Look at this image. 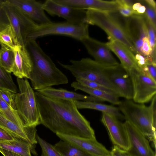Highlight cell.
Here are the masks:
<instances>
[{
    "label": "cell",
    "mask_w": 156,
    "mask_h": 156,
    "mask_svg": "<svg viewBox=\"0 0 156 156\" xmlns=\"http://www.w3.org/2000/svg\"><path fill=\"white\" fill-rule=\"evenodd\" d=\"M35 94L41 124L56 134L96 139L90 122L74 101L49 98L37 91Z\"/></svg>",
    "instance_id": "cell-1"
},
{
    "label": "cell",
    "mask_w": 156,
    "mask_h": 156,
    "mask_svg": "<svg viewBox=\"0 0 156 156\" xmlns=\"http://www.w3.org/2000/svg\"><path fill=\"white\" fill-rule=\"evenodd\" d=\"M26 47L32 62V69L29 79L34 90L37 91L68 83L66 76L56 67L35 40H29Z\"/></svg>",
    "instance_id": "cell-2"
},
{
    "label": "cell",
    "mask_w": 156,
    "mask_h": 156,
    "mask_svg": "<svg viewBox=\"0 0 156 156\" xmlns=\"http://www.w3.org/2000/svg\"><path fill=\"white\" fill-rule=\"evenodd\" d=\"M118 106L125 121L131 123L148 140L153 141L155 148L156 120L150 105L125 99L120 101Z\"/></svg>",
    "instance_id": "cell-3"
},
{
    "label": "cell",
    "mask_w": 156,
    "mask_h": 156,
    "mask_svg": "<svg viewBox=\"0 0 156 156\" xmlns=\"http://www.w3.org/2000/svg\"><path fill=\"white\" fill-rule=\"evenodd\" d=\"M19 92L15 94L14 105L24 127L41 124L35 92L28 80L17 78Z\"/></svg>",
    "instance_id": "cell-4"
},
{
    "label": "cell",
    "mask_w": 156,
    "mask_h": 156,
    "mask_svg": "<svg viewBox=\"0 0 156 156\" xmlns=\"http://www.w3.org/2000/svg\"><path fill=\"white\" fill-rule=\"evenodd\" d=\"M84 23L99 27L106 33L109 39L119 41L135 55L136 54V51L122 25L111 13L93 9L87 10Z\"/></svg>",
    "instance_id": "cell-5"
},
{
    "label": "cell",
    "mask_w": 156,
    "mask_h": 156,
    "mask_svg": "<svg viewBox=\"0 0 156 156\" xmlns=\"http://www.w3.org/2000/svg\"><path fill=\"white\" fill-rule=\"evenodd\" d=\"M70 64L58 62L62 67L70 72L76 78H79L98 83L115 91L120 97L119 92L106 74V67L89 58L79 60H71Z\"/></svg>",
    "instance_id": "cell-6"
},
{
    "label": "cell",
    "mask_w": 156,
    "mask_h": 156,
    "mask_svg": "<svg viewBox=\"0 0 156 156\" xmlns=\"http://www.w3.org/2000/svg\"><path fill=\"white\" fill-rule=\"evenodd\" d=\"M3 4L12 29L16 44L26 47L30 36L39 25L9 0H3Z\"/></svg>",
    "instance_id": "cell-7"
},
{
    "label": "cell",
    "mask_w": 156,
    "mask_h": 156,
    "mask_svg": "<svg viewBox=\"0 0 156 156\" xmlns=\"http://www.w3.org/2000/svg\"><path fill=\"white\" fill-rule=\"evenodd\" d=\"M88 26L85 23L74 24L66 21L52 22L39 25L30 35L29 40H36L38 38L48 35H61L68 36L80 41L89 36Z\"/></svg>",
    "instance_id": "cell-8"
},
{
    "label": "cell",
    "mask_w": 156,
    "mask_h": 156,
    "mask_svg": "<svg viewBox=\"0 0 156 156\" xmlns=\"http://www.w3.org/2000/svg\"><path fill=\"white\" fill-rule=\"evenodd\" d=\"M127 72L132 83V100L139 104H145L151 101L156 95V82L140 68L133 69Z\"/></svg>",
    "instance_id": "cell-9"
},
{
    "label": "cell",
    "mask_w": 156,
    "mask_h": 156,
    "mask_svg": "<svg viewBox=\"0 0 156 156\" xmlns=\"http://www.w3.org/2000/svg\"><path fill=\"white\" fill-rule=\"evenodd\" d=\"M122 26L136 51V54L141 55L144 43L149 40L143 14H135L124 18V25Z\"/></svg>",
    "instance_id": "cell-10"
},
{
    "label": "cell",
    "mask_w": 156,
    "mask_h": 156,
    "mask_svg": "<svg viewBox=\"0 0 156 156\" xmlns=\"http://www.w3.org/2000/svg\"><path fill=\"white\" fill-rule=\"evenodd\" d=\"M123 124L129 143L126 152L129 156H156L148 140L143 134L129 122L125 121Z\"/></svg>",
    "instance_id": "cell-11"
},
{
    "label": "cell",
    "mask_w": 156,
    "mask_h": 156,
    "mask_svg": "<svg viewBox=\"0 0 156 156\" xmlns=\"http://www.w3.org/2000/svg\"><path fill=\"white\" fill-rule=\"evenodd\" d=\"M43 5L44 10L52 16L62 17L73 24L84 23L87 10L62 4L55 0H47L43 3Z\"/></svg>",
    "instance_id": "cell-12"
},
{
    "label": "cell",
    "mask_w": 156,
    "mask_h": 156,
    "mask_svg": "<svg viewBox=\"0 0 156 156\" xmlns=\"http://www.w3.org/2000/svg\"><path fill=\"white\" fill-rule=\"evenodd\" d=\"M101 121L106 129L112 143L121 149L127 151L129 143L123 123L116 117L104 112H102Z\"/></svg>",
    "instance_id": "cell-13"
},
{
    "label": "cell",
    "mask_w": 156,
    "mask_h": 156,
    "mask_svg": "<svg viewBox=\"0 0 156 156\" xmlns=\"http://www.w3.org/2000/svg\"><path fill=\"white\" fill-rule=\"evenodd\" d=\"M105 71L107 76L118 90L120 97L126 99H132L133 89L130 76L119 64L115 66H106Z\"/></svg>",
    "instance_id": "cell-14"
},
{
    "label": "cell",
    "mask_w": 156,
    "mask_h": 156,
    "mask_svg": "<svg viewBox=\"0 0 156 156\" xmlns=\"http://www.w3.org/2000/svg\"><path fill=\"white\" fill-rule=\"evenodd\" d=\"M94 60L103 66L112 67L119 63L112 56L106 43L99 41L89 36L80 41Z\"/></svg>",
    "instance_id": "cell-15"
},
{
    "label": "cell",
    "mask_w": 156,
    "mask_h": 156,
    "mask_svg": "<svg viewBox=\"0 0 156 156\" xmlns=\"http://www.w3.org/2000/svg\"><path fill=\"white\" fill-rule=\"evenodd\" d=\"M25 15L39 25L52 22L46 15L43 3L35 0H9Z\"/></svg>",
    "instance_id": "cell-16"
},
{
    "label": "cell",
    "mask_w": 156,
    "mask_h": 156,
    "mask_svg": "<svg viewBox=\"0 0 156 156\" xmlns=\"http://www.w3.org/2000/svg\"><path fill=\"white\" fill-rule=\"evenodd\" d=\"M61 140L74 145L92 156H111L110 151L96 140L56 134Z\"/></svg>",
    "instance_id": "cell-17"
},
{
    "label": "cell",
    "mask_w": 156,
    "mask_h": 156,
    "mask_svg": "<svg viewBox=\"0 0 156 156\" xmlns=\"http://www.w3.org/2000/svg\"><path fill=\"white\" fill-rule=\"evenodd\" d=\"M13 51L14 60L12 72L17 78L29 79L33 64L28 50L25 46L17 45Z\"/></svg>",
    "instance_id": "cell-18"
},
{
    "label": "cell",
    "mask_w": 156,
    "mask_h": 156,
    "mask_svg": "<svg viewBox=\"0 0 156 156\" xmlns=\"http://www.w3.org/2000/svg\"><path fill=\"white\" fill-rule=\"evenodd\" d=\"M0 128L13 137L23 139L34 145L37 143L36 127H20L7 118L0 110Z\"/></svg>",
    "instance_id": "cell-19"
},
{
    "label": "cell",
    "mask_w": 156,
    "mask_h": 156,
    "mask_svg": "<svg viewBox=\"0 0 156 156\" xmlns=\"http://www.w3.org/2000/svg\"><path fill=\"white\" fill-rule=\"evenodd\" d=\"M57 2L75 8L95 10L108 13L118 12L119 5L116 0H56Z\"/></svg>",
    "instance_id": "cell-20"
},
{
    "label": "cell",
    "mask_w": 156,
    "mask_h": 156,
    "mask_svg": "<svg viewBox=\"0 0 156 156\" xmlns=\"http://www.w3.org/2000/svg\"><path fill=\"white\" fill-rule=\"evenodd\" d=\"M106 44L120 60V64L127 72L140 68L135 55L125 45L119 41L109 39Z\"/></svg>",
    "instance_id": "cell-21"
},
{
    "label": "cell",
    "mask_w": 156,
    "mask_h": 156,
    "mask_svg": "<svg viewBox=\"0 0 156 156\" xmlns=\"http://www.w3.org/2000/svg\"><path fill=\"white\" fill-rule=\"evenodd\" d=\"M41 94L49 98L72 101L103 102L102 100L91 95H86L62 88L49 87L37 91Z\"/></svg>",
    "instance_id": "cell-22"
},
{
    "label": "cell",
    "mask_w": 156,
    "mask_h": 156,
    "mask_svg": "<svg viewBox=\"0 0 156 156\" xmlns=\"http://www.w3.org/2000/svg\"><path fill=\"white\" fill-rule=\"evenodd\" d=\"M14 138L13 140L0 141V148L21 156H32L31 153L37 155L35 145L23 139Z\"/></svg>",
    "instance_id": "cell-23"
},
{
    "label": "cell",
    "mask_w": 156,
    "mask_h": 156,
    "mask_svg": "<svg viewBox=\"0 0 156 156\" xmlns=\"http://www.w3.org/2000/svg\"><path fill=\"white\" fill-rule=\"evenodd\" d=\"M74 101L78 109L95 110L113 115L119 119H124L123 115L118 107L97 102L78 101Z\"/></svg>",
    "instance_id": "cell-24"
},
{
    "label": "cell",
    "mask_w": 156,
    "mask_h": 156,
    "mask_svg": "<svg viewBox=\"0 0 156 156\" xmlns=\"http://www.w3.org/2000/svg\"><path fill=\"white\" fill-rule=\"evenodd\" d=\"M71 85L75 91L81 90L89 94L90 95L99 99L103 101H107L113 105H118L120 102L119 99V97L116 95L83 86L76 81L73 82Z\"/></svg>",
    "instance_id": "cell-25"
},
{
    "label": "cell",
    "mask_w": 156,
    "mask_h": 156,
    "mask_svg": "<svg viewBox=\"0 0 156 156\" xmlns=\"http://www.w3.org/2000/svg\"><path fill=\"white\" fill-rule=\"evenodd\" d=\"M54 146L62 156H92L74 145L62 140Z\"/></svg>",
    "instance_id": "cell-26"
},
{
    "label": "cell",
    "mask_w": 156,
    "mask_h": 156,
    "mask_svg": "<svg viewBox=\"0 0 156 156\" xmlns=\"http://www.w3.org/2000/svg\"><path fill=\"white\" fill-rule=\"evenodd\" d=\"M0 45V63L6 72L10 73L14 63L13 51L5 45Z\"/></svg>",
    "instance_id": "cell-27"
},
{
    "label": "cell",
    "mask_w": 156,
    "mask_h": 156,
    "mask_svg": "<svg viewBox=\"0 0 156 156\" xmlns=\"http://www.w3.org/2000/svg\"><path fill=\"white\" fill-rule=\"evenodd\" d=\"M0 110L7 118L20 127H25L16 111L4 101L0 96Z\"/></svg>",
    "instance_id": "cell-28"
},
{
    "label": "cell",
    "mask_w": 156,
    "mask_h": 156,
    "mask_svg": "<svg viewBox=\"0 0 156 156\" xmlns=\"http://www.w3.org/2000/svg\"><path fill=\"white\" fill-rule=\"evenodd\" d=\"M0 89L9 90L16 93L17 89L10 73L6 72L0 63Z\"/></svg>",
    "instance_id": "cell-29"
},
{
    "label": "cell",
    "mask_w": 156,
    "mask_h": 156,
    "mask_svg": "<svg viewBox=\"0 0 156 156\" xmlns=\"http://www.w3.org/2000/svg\"><path fill=\"white\" fill-rule=\"evenodd\" d=\"M0 44L5 45L12 50L17 45L11 26L0 31Z\"/></svg>",
    "instance_id": "cell-30"
},
{
    "label": "cell",
    "mask_w": 156,
    "mask_h": 156,
    "mask_svg": "<svg viewBox=\"0 0 156 156\" xmlns=\"http://www.w3.org/2000/svg\"><path fill=\"white\" fill-rule=\"evenodd\" d=\"M139 2L145 7L144 14L153 26L156 28V4L153 0H141Z\"/></svg>",
    "instance_id": "cell-31"
},
{
    "label": "cell",
    "mask_w": 156,
    "mask_h": 156,
    "mask_svg": "<svg viewBox=\"0 0 156 156\" xmlns=\"http://www.w3.org/2000/svg\"><path fill=\"white\" fill-rule=\"evenodd\" d=\"M36 137L41 150V156H62L54 146L42 138L37 134Z\"/></svg>",
    "instance_id": "cell-32"
},
{
    "label": "cell",
    "mask_w": 156,
    "mask_h": 156,
    "mask_svg": "<svg viewBox=\"0 0 156 156\" xmlns=\"http://www.w3.org/2000/svg\"><path fill=\"white\" fill-rule=\"evenodd\" d=\"M119 5L118 12L124 18L137 14L132 8L133 1L116 0Z\"/></svg>",
    "instance_id": "cell-33"
},
{
    "label": "cell",
    "mask_w": 156,
    "mask_h": 156,
    "mask_svg": "<svg viewBox=\"0 0 156 156\" xmlns=\"http://www.w3.org/2000/svg\"><path fill=\"white\" fill-rule=\"evenodd\" d=\"M76 81L80 84L90 88L104 91L115 95L119 97L115 91L98 83L83 79L76 78Z\"/></svg>",
    "instance_id": "cell-34"
},
{
    "label": "cell",
    "mask_w": 156,
    "mask_h": 156,
    "mask_svg": "<svg viewBox=\"0 0 156 156\" xmlns=\"http://www.w3.org/2000/svg\"><path fill=\"white\" fill-rule=\"evenodd\" d=\"M147 26L149 43L154 52L156 51V31L155 28L144 15Z\"/></svg>",
    "instance_id": "cell-35"
},
{
    "label": "cell",
    "mask_w": 156,
    "mask_h": 156,
    "mask_svg": "<svg viewBox=\"0 0 156 156\" xmlns=\"http://www.w3.org/2000/svg\"><path fill=\"white\" fill-rule=\"evenodd\" d=\"M141 69L148 76L156 82V62L146 59L145 63Z\"/></svg>",
    "instance_id": "cell-36"
},
{
    "label": "cell",
    "mask_w": 156,
    "mask_h": 156,
    "mask_svg": "<svg viewBox=\"0 0 156 156\" xmlns=\"http://www.w3.org/2000/svg\"><path fill=\"white\" fill-rule=\"evenodd\" d=\"M15 93L5 89H0V96L7 103L15 109L14 98Z\"/></svg>",
    "instance_id": "cell-37"
},
{
    "label": "cell",
    "mask_w": 156,
    "mask_h": 156,
    "mask_svg": "<svg viewBox=\"0 0 156 156\" xmlns=\"http://www.w3.org/2000/svg\"><path fill=\"white\" fill-rule=\"evenodd\" d=\"M3 1L0 0V31L11 26L9 18L3 6Z\"/></svg>",
    "instance_id": "cell-38"
},
{
    "label": "cell",
    "mask_w": 156,
    "mask_h": 156,
    "mask_svg": "<svg viewBox=\"0 0 156 156\" xmlns=\"http://www.w3.org/2000/svg\"><path fill=\"white\" fill-rule=\"evenodd\" d=\"M132 8L137 14L143 15L145 12V7L138 1L134 2L132 5Z\"/></svg>",
    "instance_id": "cell-39"
},
{
    "label": "cell",
    "mask_w": 156,
    "mask_h": 156,
    "mask_svg": "<svg viewBox=\"0 0 156 156\" xmlns=\"http://www.w3.org/2000/svg\"><path fill=\"white\" fill-rule=\"evenodd\" d=\"M14 139V138L11 135L0 128V141Z\"/></svg>",
    "instance_id": "cell-40"
},
{
    "label": "cell",
    "mask_w": 156,
    "mask_h": 156,
    "mask_svg": "<svg viewBox=\"0 0 156 156\" xmlns=\"http://www.w3.org/2000/svg\"><path fill=\"white\" fill-rule=\"evenodd\" d=\"M111 156H124L123 150L114 145L110 151Z\"/></svg>",
    "instance_id": "cell-41"
},
{
    "label": "cell",
    "mask_w": 156,
    "mask_h": 156,
    "mask_svg": "<svg viewBox=\"0 0 156 156\" xmlns=\"http://www.w3.org/2000/svg\"><path fill=\"white\" fill-rule=\"evenodd\" d=\"M0 152L3 156H21L1 148H0Z\"/></svg>",
    "instance_id": "cell-42"
},
{
    "label": "cell",
    "mask_w": 156,
    "mask_h": 156,
    "mask_svg": "<svg viewBox=\"0 0 156 156\" xmlns=\"http://www.w3.org/2000/svg\"><path fill=\"white\" fill-rule=\"evenodd\" d=\"M123 154L124 156H129L126 152L125 151L123 150Z\"/></svg>",
    "instance_id": "cell-43"
}]
</instances>
